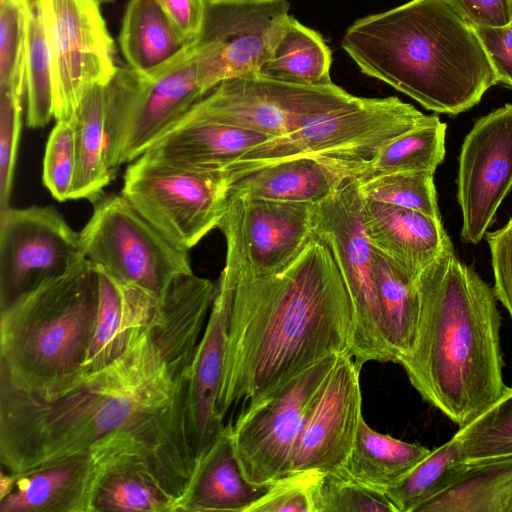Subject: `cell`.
Instances as JSON below:
<instances>
[{
	"label": "cell",
	"instance_id": "obj_27",
	"mask_svg": "<svg viewBox=\"0 0 512 512\" xmlns=\"http://www.w3.org/2000/svg\"><path fill=\"white\" fill-rule=\"evenodd\" d=\"M74 129L76 170L71 199L95 203L113 180L107 158L105 85L91 87L69 119Z\"/></svg>",
	"mask_w": 512,
	"mask_h": 512
},
{
	"label": "cell",
	"instance_id": "obj_1",
	"mask_svg": "<svg viewBox=\"0 0 512 512\" xmlns=\"http://www.w3.org/2000/svg\"><path fill=\"white\" fill-rule=\"evenodd\" d=\"M208 316L195 293L171 288L111 362L43 389L0 384V464L19 475L127 435L189 483L195 465L187 396Z\"/></svg>",
	"mask_w": 512,
	"mask_h": 512
},
{
	"label": "cell",
	"instance_id": "obj_46",
	"mask_svg": "<svg viewBox=\"0 0 512 512\" xmlns=\"http://www.w3.org/2000/svg\"><path fill=\"white\" fill-rule=\"evenodd\" d=\"M159 2L186 43H193L202 24L205 0H159Z\"/></svg>",
	"mask_w": 512,
	"mask_h": 512
},
{
	"label": "cell",
	"instance_id": "obj_47",
	"mask_svg": "<svg viewBox=\"0 0 512 512\" xmlns=\"http://www.w3.org/2000/svg\"><path fill=\"white\" fill-rule=\"evenodd\" d=\"M509 24L512 26V0H510V22Z\"/></svg>",
	"mask_w": 512,
	"mask_h": 512
},
{
	"label": "cell",
	"instance_id": "obj_14",
	"mask_svg": "<svg viewBox=\"0 0 512 512\" xmlns=\"http://www.w3.org/2000/svg\"><path fill=\"white\" fill-rule=\"evenodd\" d=\"M36 3L51 57L54 118L69 120L91 87L114 76V42L98 0Z\"/></svg>",
	"mask_w": 512,
	"mask_h": 512
},
{
	"label": "cell",
	"instance_id": "obj_37",
	"mask_svg": "<svg viewBox=\"0 0 512 512\" xmlns=\"http://www.w3.org/2000/svg\"><path fill=\"white\" fill-rule=\"evenodd\" d=\"M311 500L313 512H397L385 493L363 485L340 468L318 473Z\"/></svg>",
	"mask_w": 512,
	"mask_h": 512
},
{
	"label": "cell",
	"instance_id": "obj_17",
	"mask_svg": "<svg viewBox=\"0 0 512 512\" xmlns=\"http://www.w3.org/2000/svg\"><path fill=\"white\" fill-rule=\"evenodd\" d=\"M512 189V104L477 119L459 155L460 239L478 244Z\"/></svg>",
	"mask_w": 512,
	"mask_h": 512
},
{
	"label": "cell",
	"instance_id": "obj_20",
	"mask_svg": "<svg viewBox=\"0 0 512 512\" xmlns=\"http://www.w3.org/2000/svg\"><path fill=\"white\" fill-rule=\"evenodd\" d=\"M97 450L79 453L14 476L0 512H93L102 473Z\"/></svg>",
	"mask_w": 512,
	"mask_h": 512
},
{
	"label": "cell",
	"instance_id": "obj_38",
	"mask_svg": "<svg viewBox=\"0 0 512 512\" xmlns=\"http://www.w3.org/2000/svg\"><path fill=\"white\" fill-rule=\"evenodd\" d=\"M358 184L364 199L413 209L441 220L432 173H391Z\"/></svg>",
	"mask_w": 512,
	"mask_h": 512
},
{
	"label": "cell",
	"instance_id": "obj_13",
	"mask_svg": "<svg viewBox=\"0 0 512 512\" xmlns=\"http://www.w3.org/2000/svg\"><path fill=\"white\" fill-rule=\"evenodd\" d=\"M339 354H332L285 385L252 401L232 425L234 451L245 478L271 484L290 474L305 416Z\"/></svg>",
	"mask_w": 512,
	"mask_h": 512
},
{
	"label": "cell",
	"instance_id": "obj_12",
	"mask_svg": "<svg viewBox=\"0 0 512 512\" xmlns=\"http://www.w3.org/2000/svg\"><path fill=\"white\" fill-rule=\"evenodd\" d=\"M289 9L287 0H205L192 48L206 94L225 80L259 75L287 27Z\"/></svg>",
	"mask_w": 512,
	"mask_h": 512
},
{
	"label": "cell",
	"instance_id": "obj_6",
	"mask_svg": "<svg viewBox=\"0 0 512 512\" xmlns=\"http://www.w3.org/2000/svg\"><path fill=\"white\" fill-rule=\"evenodd\" d=\"M206 95L192 43L150 69L118 66L105 85L107 158L112 170L147 152Z\"/></svg>",
	"mask_w": 512,
	"mask_h": 512
},
{
	"label": "cell",
	"instance_id": "obj_5",
	"mask_svg": "<svg viewBox=\"0 0 512 512\" xmlns=\"http://www.w3.org/2000/svg\"><path fill=\"white\" fill-rule=\"evenodd\" d=\"M98 304V271L83 257L0 308V384L43 389L81 370Z\"/></svg>",
	"mask_w": 512,
	"mask_h": 512
},
{
	"label": "cell",
	"instance_id": "obj_24",
	"mask_svg": "<svg viewBox=\"0 0 512 512\" xmlns=\"http://www.w3.org/2000/svg\"><path fill=\"white\" fill-rule=\"evenodd\" d=\"M270 138L231 125L192 122L174 127L145 153L181 168L226 172L246 152Z\"/></svg>",
	"mask_w": 512,
	"mask_h": 512
},
{
	"label": "cell",
	"instance_id": "obj_9",
	"mask_svg": "<svg viewBox=\"0 0 512 512\" xmlns=\"http://www.w3.org/2000/svg\"><path fill=\"white\" fill-rule=\"evenodd\" d=\"M230 184L224 171L181 168L145 153L127 166L121 194L171 243L189 251L218 227Z\"/></svg>",
	"mask_w": 512,
	"mask_h": 512
},
{
	"label": "cell",
	"instance_id": "obj_26",
	"mask_svg": "<svg viewBox=\"0 0 512 512\" xmlns=\"http://www.w3.org/2000/svg\"><path fill=\"white\" fill-rule=\"evenodd\" d=\"M178 498L145 458L127 456L104 464L93 512H177Z\"/></svg>",
	"mask_w": 512,
	"mask_h": 512
},
{
	"label": "cell",
	"instance_id": "obj_48",
	"mask_svg": "<svg viewBox=\"0 0 512 512\" xmlns=\"http://www.w3.org/2000/svg\"><path fill=\"white\" fill-rule=\"evenodd\" d=\"M98 1L101 4V3H110V2H112L114 0H98Z\"/></svg>",
	"mask_w": 512,
	"mask_h": 512
},
{
	"label": "cell",
	"instance_id": "obj_8",
	"mask_svg": "<svg viewBox=\"0 0 512 512\" xmlns=\"http://www.w3.org/2000/svg\"><path fill=\"white\" fill-rule=\"evenodd\" d=\"M79 232L83 256L120 285L160 299L193 274L188 251L171 243L122 194H103Z\"/></svg>",
	"mask_w": 512,
	"mask_h": 512
},
{
	"label": "cell",
	"instance_id": "obj_30",
	"mask_svg": "<svg viewBox=\"0 0 512 512\" xmlns=\"http://www.w3.org/2000/svg\"><path fill=\"white\" fill-rule=\"evenodd\" d=\"M118 40L127 65L140 71L168 62L189 45L159 0H130Z\"/></svg>",
	"mask_w": 512,
	"mask_h": 512
},
{
	"label": "cell",
	"instance_id": "obj_18",
	"mask_svg": "<svg viewBox=\"0 0 512 512\" xmlns=\"http://www.w3.org/2000/svg\"><path fill=\"white\" fill-rule=\"evenodd\" d=\"M361 367L348 351L338 355L305 416L290 473L332 471L344 465L363 417Z\"/></svg>",
	"mask_w": 512,
	"mask_h": 512
},
{
	"label": "cell",
	"instance_id": "obj_16",
	"mask_svg": "<svg viewBox=\"0 0 512 512\" xmlns=\"http://www.w3.org/2000/svg\"><path fill=\"white\" fill-rule=\"evenodd\" d=\"M79 232L51 205L0 211V308L83 258Z\"/></svg>",
	"mask_w": 512,
	"mask_h": 512
},
{
	"label": "cell",
	"instance_id": "obj_4",
	"mask_svg": "<svg viewBox=\"0 0 512 512\" xmlns=\"http://www.w3.org/2000/svg\"><path fill=\"white\" fill-rule=\"evenodd\" d=\"M341 46L362 73L436 113L465 112L498 84L475 30L444 0H411L358 19Z\"/></svg>",
	"mask_w": 512,
	"mask_h": 512
},
{
	"label": "cell",
	"instance_id": "obj_39",
	"mask_svg": "<svg viewBox=\"0 0 512 512\" xmlns=\"http://www.w3.org/2000/svg\"><path fill=\"white\" fill-rule=\"evenodd\" d=\"M25 84H0V211L10 206L22 129Z\"/></svg>",
	"mask_w": 512,
	"mask_h": 512
},
{
	"label": "cell",
	"instance_id": "obj_33",
	"mask_svg": "<svg viewBox=\"0 0 512 512\" xmlns=\"http://www.w3.org/2000/svg\"><path fill=\"white\" fill-rule=\"evenodd\" d=\"M331 64V51L322 36L291 16L259 76L303 85L329 84Z\"/></svg>",
	"mask_w": 512,
	"mask_h": 512
},
{
	"label": "cell",
	"instance_id": "obj_41",
	"mask_svg": "<svg viewBox=\"0 0 512 512\" xmlns=\"http://www.w3.org/2000/svg\"><path fill=\"white\" fill-rule=\"evenodd\" d=\"M29 2L30 0H0V84H25Z\"/></svg>",
	"mask_w": 512,
	"mask_h": 512
},
{
	"label": "cell",
	"instance_id": "obj_42",
	"mask_svg": "<svg viewBox=\"0 0 512 512\" xmlns=\"http://www.w3.org/2000/svg\"><path fill=\"white\" fill-rule=\"evenodd\" d=\"M318 473L295 472L273 482L247 512H313L311 486Z\"/></svg>",
	"mask_w": 512,
	"mask_h": 512
},
{
	"label": "cell",
	"instance_id": "obj_7",
	"mask_svg": "<svg viewBox=\"0 0 512 512\" xmlns=\"http://www.w3.org/2000/svg\"><path fill=\"white\" fill-rule=\"evenodd\" d=\"M430 118L395 96H355L309 124L250 149L226 173L232 182L256 169L302 157L361 165L395 137Z\"/></svg>",
	"mask_w": 512,
	"mask_h": 512
},
{
	"label": "cell",
	"instance_id": "obj_28",
	"mask_svg": "<svg viewBox=\"0 0 512 512\" xmlns=\"http://www.w3.org/2000/svg\"><path fill=\"white\" fill-rule=\"evenodd\" d=\"M417 512H512V453L467 462L458 479Z\"/></svg>",
	"mask_w": 512,
	"mask_h": 512
},
{
	"label": "cell",
	"instance_id": "obj_35",
	"mask_svg": "<svg viewBox=\"0 0 512 512\" xmlns=\"http://www.w3.org/2000/svg\"><path fill=\"white\" fill-rule=\"evenodd\" d=\"M26 125L42 128L54 118L51 57L36 0H30L26 20Z\"/></svg>",
	"mask_w": 512,
	"mask_h": 512
},
{
	"label": "cell",
	"instance_id": "obj_25",
	"mask_svg": "<svg viewBox=\"0 0 512 512\" xmlns=\"http://www.w3.org/2000/svg\"><path fill=\"white\" fill-rule=\"evenodd\" d=\"M99 277V304L93 337L82 370L100 369L116 358L148 323L158 299L120 285L104 271Z\"/></svg>",
	"mask_w": 512,
	"mask_h": 512
},
{
	"label": "cell",
	"instance_id": "obj_3",
	"mask_svg": "<svg viewBox=\"0 0 512 512\" xmlns=\"http://www.w3.org/2000/svg\"><path fill=\"white\" fill-rule=\"evenodd\" d=\"M416 285V338L400 365L422 399L461 428L506 387L496 297L453 246L418 275Z\"/></svg>",
	"mask_w": 512,
	"mask_h": 512
},
{
	"label": "cell",
	"instance_id": "obj_21",
	"mask_svg": "<svg viewBox=\"0 0 512 512\" xmlns=\"http://www.w3.org/2000/svg\"><path fill=\"white\" fill-rule=\"evenodd\" d=\"M363 223L373 249L413 279L453 246L442 220L413 209L364 199Z\"/></svg>",
	"mask_w": 512,
	"mask_h": 512
},
{
	"label": "cell",
	"instance_id": "obj_22",
	"mask_svg": "<svg viewBox=\"0 0 512 512\" xmlns=\"http://www.w3.org/2000/svg\"><path fill=\"white\" fill-rule=\"evenodd\" d=\"M361 165L307 157L285 160L239 176L231 182L229 194L314 204L353 178Z\"/></svg>",
	"mask_w": 512,
	"mask_h": 512
},
{
	"label": "cell",
	"instance_id": "obj_15",
	"mask_svg": "<svg viewBox=\"0 0 512 512\" xmlns=\"http://www.w3.org/2000/svg\"><path fill=\"white\" fill-rule=\"evenodd\" d=\"M217 228L226 243L223 269L242 279L273 275L313 238L312 204L228 194Z\"/></svg>",
	"mask_w": 512,
	"mask_h": 512
},
{
	"label": "cell",
	"instance_id": "obj_10",
	"mask_svg": "<svg viewBox=\"0 0 512 512\" xmlns=\"http://www.w3.org/2000/svg\"><path fill=\"white\" fill-rule=\"evenodd\" d=\"M364 198L348 179L327 198L312 204L313 232L329 248L352 310L349 353L362 366L393 362L386 344L374 278V249L363 223Z\"/></svg>",
	"mask_w": 512,
	"mask_h": 512
},
{
	"label": "cell",
	"instance_id": "obj_44",
	"mask_svg": "<svg viewBox=\"0 0 512 512\" xmlns=\"http://www.w3.org/2000/svg\"><path fill=\"white\" fill-rule=\"evenodd\" d=\"M473 29L491 59L498 83L512 89V26Z\"/></svg>",
	"mask_w": 512,
	"mask_h": 512
},
{
	"label": "cell",
	"instance_id": "obj_23",
	"mask_svg": "<svg viewBox=\"0 0 512 512\" xmlns=\"http://www.w3.org/2000/svg\"><path fill=\"white\" fill-rule=\"evenodd\" d=\"M271 484L257 485L245 478L234 451L232 425L228 424L195 460L178 512H247Z\"/></svg>",
	"mask_w": 512,
	"mask_h": 512
},
{
	"label": "cell",
	"instance_id": "obj_11",
	"mask_svg": "<svg viewBox=\"0 0 512 512\" xmlns=\"http://www.w3.org/2000/svg\"><path fill=\"white\" fill-rule=\"evenodd\" d=\"M354 97L333 82L303 85L259 75L232 78L206 94L172 129L192 122H214L274 138L309 124Z\"/></svg>",
	"mask_w": 512,
	"mask_h": 512
},
{
	"label": "cell",
	"instance_id": "obj_45",
	"mask_svg": "<svg viewBox=\"0 0 512 512\" xmlns=\"http://www.w3.org/2000/svg\"><path fill=\"white\" fill-rule=\"evenodd\" d=\"M472 27H501L510 22V0H444Z\"/></svg>",
	"mask_w": 512,
	"mask_h": 512
},
{
	"label": "cell",
	"instance_id": "obj_40",
	"mask_svg": "<svg viewBox=\"0 0 512 512\" xmlns=\"http://www.w3.org/2000/svg\"><path fill=\"white\" fill-rule=\"evenodd\" d=\"M76 170L74 129L70 120H56L43 159V185L60 202L71 199Z\"/></svg>",
	"mask_w": 512,
	"mask_h": 512
},
{
	"label": "cell",
	"instance_id": "obj_43",
	"mask_svg": "<svg viewBox=\"0 0 512 512\" xmlns=\"http://www.w3.org/2000/svg\"><path fill=\"white\" fill-rule=\"evenodd\" d=\"M491 254L493 292L512 319V218L501 228L487 232Z\"/></svg>",
	"mask_w": 512,
	"mask_h": 512
},
{
	"label": "cell",
	"instance_id": "obj_29",
	"mask_svg": "<svg viewBox=\"0 0 512 512\" xmlns=\"http://www.w3.org/2000/svg\"><path fill=\"white\" fill-rule=\"evenodd\" d=\"M430 451L427 447L379 433L362 417L352 450L340 469L363 485L385 493Z\"/></svg>",
	"mask_w": 512,
	"mask_h": 512
},
{
	"label": "cell",
	"instance_id": "obj_19",
	"mask_svg": "<svg viewBox=\"0 0 512 512\" xmlns=\"http://www.w3.org/2000/svg\"><path fill=\"white\" fill-rule=\"evenodd\" d=\"M229 307L228 287L219 278L188 386L187 423L195 460L210 447L225 426L217 416L216 405L224 368Z\"/></svg>",
	"mask_w": 512,
	"mask_h": 512
},
{
	"label": "cell",
	"instance_id": "obj_31",
	"mask_svg": "<svg viewBox=\"0 0 512 512\" xmlns=\"http://www.w3.org/2000/svg\"><path fill=\"white\" fill-rule=\"evenodd\" d=\"M374 278L384 338L393 362L400 364L412 351L416 338L419 316L416 279L375 249Z\"/></svg>",
	"mask_w": 512,
	"mask_h": 512
},
{
	"label": "cell",
	"instance_id": "obj_34",
	"mask_svg": "<svg viewBox=\"0 0 512 512\" xmlns=\"http://www.w3.org/2000/svg\"><path fill=\"white\" fill-rule=\"evenodd\" d=\"M466 466L459 445L452 437L431 450L385 494L397 512H417L420 506L454 483Z\"/></svg>",
	"mask_w": 512,
	"mask_h": 512
},
{
	"label": "cell",
	"instance_id": "obj_2",
	"mask_svg": "<svg viewBox=\"0 0 512 512\" xmlns=\"http://www.w3.org/2000/svg\"><path fill=\"white\" fill-rule=\"evenodd\" d=\"M230 307L216 412L258 399L332 354L349 351L350 299L327 245L315 234L282 271L242 279L223 269Z\"/></svg>",
	"mask_w": 512,
	"mask_h": 512
},
{
	"label": "cell",
	"instance_id": "obj_36",
	"mask_svg": "<svg viewBox=\"0 0 512 512\" xmlns=\"http://www.w3.org/2000/svg\"><path fill=\"white\" fill-rule=\"evenodd\" d=\"M457 441L466 462L512 453V387L467 425L458 429Z\"/></svg>",
	"mask_w": 512,
	"mask_h": 512
},
{
	"label": "cell",
	"instance_id": "obj_32",
	"mask_svg": "<svg viewBox=\"0 0 512 512\" xmlns=\"http://www.w3.org/2000/svg\"><path fill=\"white\" fill-rule=\"evenodd\" d=\"M447 125L437 116L395 137L373 159L363 163L353 179L361 183L378 176L398 172L434 174L445 156Z\"/></svg>",
	"mask_w": 512,
	"mask_h": 512
}]
</instances>
